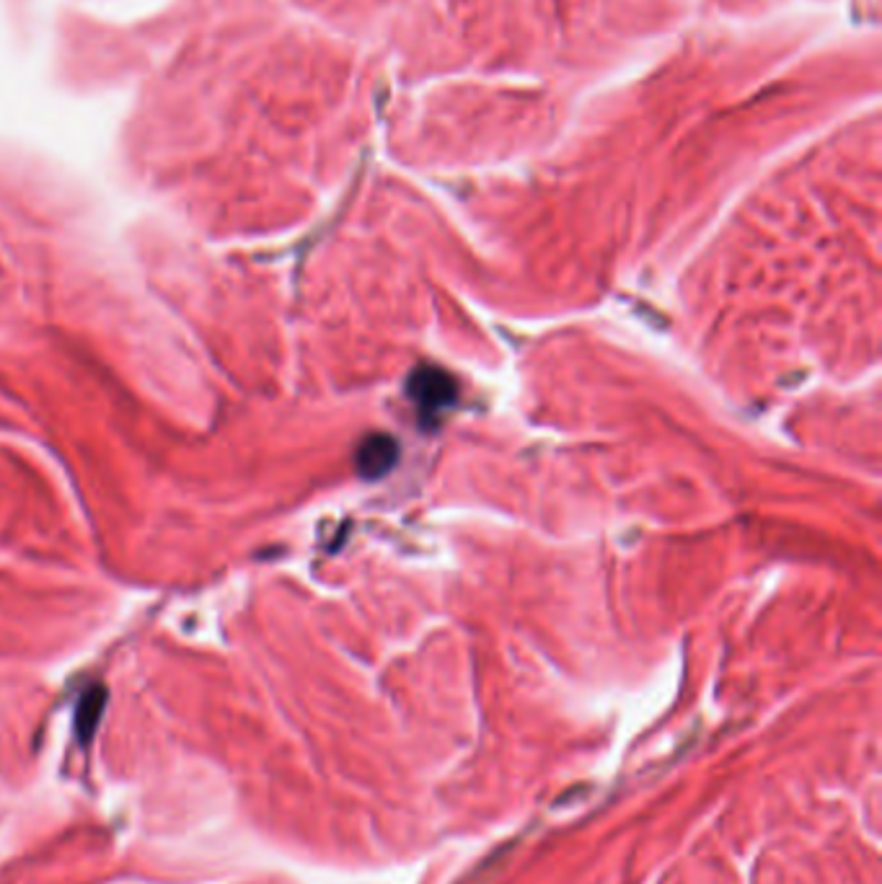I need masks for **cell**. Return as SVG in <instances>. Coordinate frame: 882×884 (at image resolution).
I'll return each instance as SVG.
<instances>
[{
	"label": "cell",
	"instance_id": "cell-1",
	"mask_svg": "<svg viewBox=\"0 0 882 884\" xmlns=\"http://www.w3.org/2000/svg\"><path fill=\"white\" fill-rule=\"evenodd\" d=\"M406 396H410L412 406L417 408L422 425L435 427L458 401V385L454 375L446 373V370L425 362V365L414 368L412 375L406 378Z\"/></svg>",
	"mask_w": 882,
	"mask_h": 884
},
{
	"label": "cell",
	"instance_id": "cell-2",
	"mask_svg": "<svg viewBox=\"0 0 882 884\" xmlns=\"http://www.w3.org/2000/svg\"><path fill=\"white\" fill-rule=\"evenodd\" d=\"M399 460V445L394 437L389 435H370L360 443L358 452H355V466H358L360 477L366 479H381L394 468Z\"/></svg>",
	"mask_w": 882,
	"mask_h": 884
},
{
	"label": "cell",
	"instance_id": "cell-3",
	"mask_svg": "<svg viewBox=\"0 0 882 884\" xmlns=\"http://www.w3.org/2000/svg\"><path fill=\"white\" fill-rule=\"evenodd\" d=\"M101 711H104V694H101V688H94L91 694L84 696V701H80L78 714H76V730H78V738L84 745H88V740L94 738V730H96V724H99Z\"/></svg>",
	"mask_w": 882,
	"mask_h": 884
}]
</instances>
